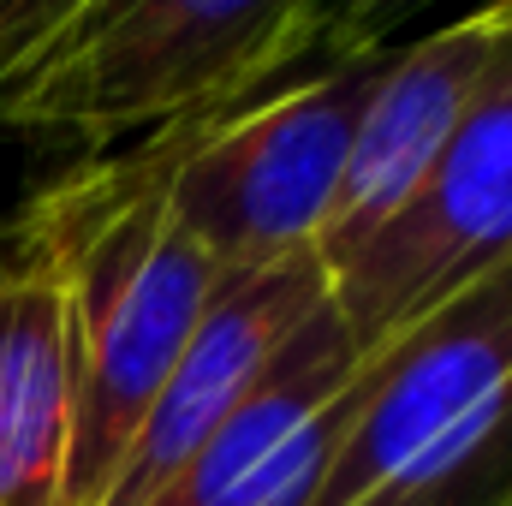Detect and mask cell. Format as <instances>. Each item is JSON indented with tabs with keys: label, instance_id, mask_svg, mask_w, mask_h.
<instances>
[{
	"label": "cell",
	"instance_id": "cell-6",
	"mask_svg": "<svg viewBox=\"0 0 512 506\" xmlns=\"http://www.w3.org/2000/svg\"><path fill=\"white\" fill-rule=\"evenodd\" d=\"M512 6L459 18L411 48H399L387 60L382 84L364 108V120L352 131V155L340 173V197L322 233V268H334L340 256H352L382 221H393L405 209V197L423 185V173L441 161V149L453 143L459 120L471 114L489 60L507 36Z\"/></svg>",
	"mask_w": 512,
	"mask_h": 506
},
{
	"label": "cell",
	"instance_id": "cell-5",
	"mask_svg": "<svg viewBox=\"0 0 512 506\" xmlns=\"http://www.w3.org/2000/svg\"><path fill=\"white\" fill-rule=\"evenodd\" d=\"M328 304L322 256H286L251 274H227L203 304L185 352L161 381L120 477L108 483L102 506H143L209 435L215 423L256 387V376L280 358V346Z\"/></svg>",
	"mask_w": 512,
	"mask_h": 506
},
{
	"label": "cell",
	"instance_id": "cell-8",
	"mask_svg": "<svg viewBox=\"0 0 512 506\" xmlns=\"http://www.w3.org/2000/svg\"><path fill=\"white\" fill-rule=\"evenodd\" d=\"M36 24H42V6H0V78L18 66V54L30 48Z\"/></svg>",
	"mask_w": 512,
	"mask_h": 506
},
{
	"label": "cell",
	"instance_id": "cell-7",
	"mask_svg": "<svg viewBox=\"0 0 512 506\" xmlns=\"http://www.w3.org/2000/svg\"><path fill=\"white\" fill-rule=\"evenodd\" d=\"M72 334L48 245L0 221V506H72Z\"/></svg>",
	"mask_w": 512,
	"mask_h": 506
},
{
	"label": "cell",
	"instance_id": "cell-1",
	"mask_svg": "<svg viewBox=\"0 0 512 506\" xmlns=\"http://www.w3.org/2000/svg\"><path fill=\"white\" fill-rule=\"evenodd\" d=\"M376 12L298 0H54L0 84V126L78 143H179L262 96L382 48Z\"/></svg>",
	"mask_w": 512,
	"mask_h": 506
},
{
	"label": "cell",
	"instance_id": "cell-2",
	"mask_svg": "<svg viewBox=\"0 0 512 506\" xmlns=\"http://www.w3.org/2000/svg\"><path fill=\"white\" fill-rule=\"evenodd\" d=\"M161 173H167L161 143L102 155L84 173L48 185L24 209L66 292V334H72L66 501L72 506H102L173 358L185 352L203 304L227 280L173 227Z\"/></svg>",
	"mask_w": 512,
	"mask_h": 506
},
{
	"label": "cell",
	"instance_id": "cell-3",
	"mask_svg": "<svg viewBox=\"0 0 512 506\" xmlns=\"http://www.w3.org/2000/svg\"><path fill=\"white\" fill-rule=\"evenodd\" d=\"M393 54V42L346 54L215 126L161 143V197L173 227L221 274L316 256L340 197L352 131Z\"/></svg>",
	"mask_w": 512,
	"mask_h": 506
},
{
	"label": "cell",
	"instance_id": "cell-4",
	"mask_svg": "<svg viewBox=\"0 0 512 506\" xmlns=\"http://www.w3.org/2000/svg\"><path fill=\"white\" fill-rule=\"evenodd\" d=\"M501 262H512V18L441 161L393 221L328 268V304L358 352H382Z\"/></svg>",
	"mask_w": 512,
	"mask_h": 506
}]
</instances>
